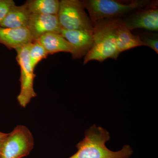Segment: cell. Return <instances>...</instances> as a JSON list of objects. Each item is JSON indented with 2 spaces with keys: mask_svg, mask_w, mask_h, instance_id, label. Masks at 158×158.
<instances>
[{
  "mask_svg": "<svg viewBox=\"0 0 158 158\" xmlns=\"http://www.w3.org/2000/svg\"><path fill=\"white\" fill-rule=\"evenodd\" d=\"M15 6L13 0H0V24Z\"/></svg>",
  "mask_w": 158,
  "mask_h": 158,
  "instance_id": "cell-17",
  "label": "cell"
},
{
  "mask_svg": "<svg viewBox=\"0 0 158 158\" xmlns=\"http://www.w3.org/2000/svg\"><path fill=\"white\" fill-rule=\"evenodd\" d=\"M6 133H4L0 132V144H1L2 141L3 139L6 137Z\"/></svg>",
  "mask_w": 158,
  "mask_h": 158,
  "instance_id": "cell-18",
  "label": "cell"
},
{
  "mask_svg": "<svg viewBox=\"0 0 158 158\" xmlns=\"http://www.w3.org/2000/svg\"><path fill=\"white\" fill-rule=\"evenodd\" d=\"M27 28L34 41L47 33L61 34L62 30L57 15L34 13H31Z\"/></svg>",
  "mask_w": 158,
  "mask_h": 158,
  "instance_id": "cell-8",
  "label": "cell"
},
{
  "mask_svg": "<svg viewBox=\"0 0 158 158\" xmlns=\"http://www.w3.org/2000/svg\"><path fill=\"white\" fill-rule=\"evenodd\" d=\"M49 54L45 48L38 41H35L31 44L30 51V64L33 69L42 59H46Z\"/></svg>",
  "mask_w": 158,
  "mask_h": 158,
  "instance_id": "cell-15",
  "label": "cell"
},
{
  "mask_svg": "<svg viewBox=\"0 0 158 158\" xmlns=\"http://www.w3.org/2000/svg\"><path fill=\"white\" fill-rule=\"evenodd\" d=\"M34 41L27 28H7L0 27V44L7 48L15 49Z\"/></svg>",
  "mask_w": 158,
  "mask_h": 158,
  "instance_id": "cell-10",
  "label": "cell"
},
{
  "mask_svg": "<svg viewBox=\"0 0 158 158\" xmlns=\"http://www.w3.org/2000/svg\"><path fill=\"white\" fill-rule=\"evenodd\" d=\"M81 2L88 11L92 25L102 20L121 19L152 2L147 0H136L127 4L113 0H85Z\"/></svg>",
  "mask_w": 158,
  "mask_h": 158,
  "instance_id": "cell-3",
  "label": "cell"
},
{
  "mask_svg": "<svg viewBox=\"0 0 158 158\" xmlns=\"http://www.w3.org/2000/svg\"><path fill=\"white\" fill-rule=\"evenodd\" d=\"M110 140V133L102 127L94 124L85 133V138L76 145L77 151L68 158H130L133 151L129 145L113 151L106 144Z\"/></svg>",
  "mask_w": 158,
  "mask_h": 158,
  "instance_id": "cell-1",
  "label": "cell"
},
{
  "mask_svg": "<svg viewBox=\"0 0 158 158\" xmlns=\"http://www.w3.org/2000/svg\"><path fill=\"white\" fill-rule=\"evenodd\" d=\"M116 42L119 53L131 48L144 46L139 36L131 32L123 23L122 19L116 28Z\"/></svg>",
  "mask_w": 158,
  "mask_h": 158,
  "instance_id": "cell-13",
  "label": "cell"
},
{
  "mask_svg": "<svg viewBox=\"0 0 158 158\" xmlns=\"http://www.w3.org/2000/svg\"><path fill=\"white\" fill-rule=\"evenodd\" d=\"M152 2L149 6L131 13L123 23L130 31L142 29L152 32L158 31L157 4Z\"/></svg>",
  "mask_w": 158,
  "mask_h": 158,
  "instance_id": "cell-7",
  "label": "cell"
},
{
  "mask_svg": "<svg viewBox=\"0 0 158 158\" xmlns=\"http://www.w3.org/2000/svg\"><path fill=\"white\" fill-rule=\"evenodd\" d=\"M31 14L25 4L20 6L15 5L0 24V27L7 28H27Z\"/></svg>",
  "mask_w": 158,
  "mask_h": 158,
  "instance_id": "cell-12",
  "label": "cell"
},
{
  "mask_svg": "<svg viewBox=\"0 0 158 158\" xmlns=\"http://www.w3.org/2000/svg\"><path fill=\"white\" fill-rule=\"evenodd\" d=\"M145 46L148 47L158 54V34L157 33H142L138 35Z\"/></svg>",
  "mask_w": 158,
  "mask_h": 158,
  "instance_id": "cell-16",
  "label": "cell"
},
{
  "mask_svg": "<svg viewBox=\"0 0 158 158\" xmlns=\"http://www.w3.org/2000/svg\"><path fill=\"white\" fill-rule=\"evenodd\" d=\"M59 3L58 0H29L25 4L31 13L57 15Z\"/></svg>",
  "mask_w": 158,
  "mask_h": 158,
  "instance_id": "cell-14",
  "label": "cell"
},
{
  "mask_svg": "<svg viewBox=\"0 0 158 158\" xmlns=\"http://www.w3.org/2000/svg\"><path fill=\"white\" fill-rule=\"evenodd\" d=\"M36 41L43 46L49 55L59 52L71 54L72 52V46L61 34L47 33L41 35Z\"/></svg>",
  "mask_w": 158,
  "mask_h": 158,
  "instance_id": "cell-11",
  "label": "cell"
},
{
  "mask_svg": "<svg viewBox=\"0 0 158 158\" xmlns=\"http://www.w3.org/2000/svg\"><path fill=\"white\" fill-rule=\"evenodd\" d=\"M120 19L102 20L94 24L93 45L85 55L84 64L92 60L102 62L109 58L117 59L120 53L116 46V32Z\"/></svg>",
  "mask_w": 158,
  "mask_h": 158,
  "instance_id": "cell-2",
  "label": "cell"
},
{
  "mask_svg": "<svg viewBox=\"0 0 158 158\" xmlns=\"http://www.w3.org/2000/svg\"><path fill=\"white\" fill-rule=\"evenodd\" d=\"M34 146L31 131L24 125H18L6 134L0 144V158H22L28 156Z\"/></svg>",
  "mask_w": 158,
  "mask_h": 158,
  "instance_id": "cell-5",
  "label": "cell"
},
{
  "mask_svg": "<svg viewBox=\"0 0 158 158\" xmlns=\"http://www.w3.org/2000/svg\"><path fill=\"white\" fill-rule=\"evenodd\" d=\"M61 34L73 47V59H80L86 55L93 45V32L62 29Z\"/></svg>",
  "mask_w": 158,
  "mask_h": 158,
  "instance_id": "cell-9",
  "label": "cell"
},
{
  "mask_svg": "<svg viewBox=\"0 0 158 158\" xmlns=\"http://www.w3.org/2000/svg\"><path fill=\"white\" fill-rule=\"evenodd\" d=\"M57 16L61 29L63 30L93 32L92 23L85 11L81 1H60Z\"/></svg>",
  "mask_w": 158,
  "mask_h": 158,
  "instance_id": "cell-4",
  "label": "cell"
},
{
  "mask_svg": "<svg viewBox=\"0 0 158 158\" xmlns=\"http://www.w3.org/2000/svg\"><path fill=\"white\" fill-rule=\"evenodd\" d=\"M32 43L15 49L17 53L16 60L21 70L20 92L17 96V100L23 108H26L31 99L37 96L34 88V81L36 75L31 67L29 57V51Z\"/></svg>",
  "mask_w": 158,
  "mask_h": 158,
  "instance_id": "cell-6",
  "label": "cell"
}]
</instances>
